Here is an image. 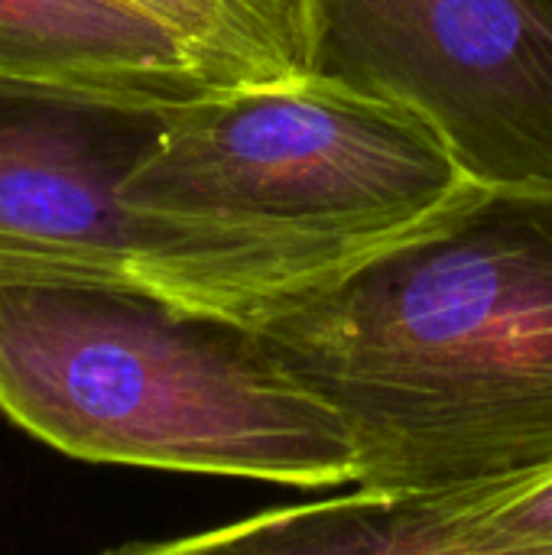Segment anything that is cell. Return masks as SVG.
<instances>
[{
  "mask_svg": "<svg viewBox=\"0 0 552 555\" xmlns=\"http://www.w3.org/2000/svg\"><path fill=\"white\" fill-rule=\"evenodd\" d=\"M247 328L345 423L355 488L452 498L552 472V189H482Z\"/></svg>",
  "mask_w": 552,
  "mask_h": 555,
  "instance_id": "1",
  "label": "cell"
},
{
  "mask_svg": "<svg viewBox=\"0 0 552 555\" xmlns=\"http://www.w3.org/2000/svg\"><path fill=\"white\" fill-rule=\"evenodd\" d=\"M0 413L94 465L358 485L345 423L247 325L88 283H0Z\"/></svg>",
  "mask_w": 552,
  "mask_h": 555,
  "instance_id": "2",
  "label": "cell"
},
{
  "mask_svg": "<svg viewBox=\"0 0 552 555\" xmlns=\"http://www.w3.org/2000/svg\"><path fill=\"white\" fill-rule=\"evenodd\" d=\"M482 189L420 111L309 72L163 111L120 198L228 247L303 299Z\"/></svg>",
  "mask_w": 552,
  "mask_h": 555,
  "instance_id": "3",
  "label": "cell"
},
{
  "mask_svg": "<svg viewBox=\"0 0 552 555\" xmlns=\"http://www.w3.org/2000/svg\"><path fill=\"white\" fill-rule=\"evenodd\" d=\"M156 117L0 91V283L137 289L238 325L257 315V286L231 254L124 205Z\"/></svg>",
  "mask_w": 552,
  "mask_h": 555,
  "instance_id": "4",
  "label": "cell"
},
{
  "mask_svg": "<svg viewBox=\"0 0 552 555\" xmlns=\"http://www.w3.org/2000/svg\"><path fill=\"white\" fill-rule=\"evenodd\" d=\"M316 72L420 111L485 189H552V0H312Z\"/></svg>",
  "mask_w": 552,
  "mask_h": 555,
  "instance_id": "5",
  "label": "cell"
},
{
  "mask_svg": "<svg viewBox=\"0 0 552 555\" xmlns=\"http://www.w3.org/2000/svg\"><path fill=\"white\" fill-rule=\"evenodd\" d=\"M0 91L143 114L221 94L169 33L117 0H0Z\"/></svg>",
  "mask_w": 552,
  "mask_h": 555,
  "instance_id": "6",
  "label": "cell"
},
{
  "mask_svg": "<svg viewBox=\"0 0 552 555\" xmlns=\"http://www.w3.org/2000/svg\"><path fill=\"white\" fill-rule=\"evenodd\" d=\"M101 555H552V546H524L488 530L468 494L403 498L355 488Z\"/></svg>",
  "mask_w": 552,
  "mask_h": 555,
  "instance_id": "7",
  "label": "cell"
},
{
  "mask_svg": "<svg viewBox=\"0 0 552 555\" xmlns=\"http://www.w3.org/2000/svg\"><path fill=\"white\" fill-rule=\"evenodd\" d=\"M169 33L218 91L316 72L312 0H117Z\"/></svg>",
  "mask_w": 552,
  "mask_h": 555,
  "instance_id": "8",
  "label": "cell"
},
{
  "mask_svg": "<svg viewBox=\"0 0 552 555\" xmlns=\"http://www.w3.org/2000/svg\"><path fill=\"white\" fill-rule=\"evenodd\" d=\"M468 498L488 530L524 546H552V472Z\"/></svg>",
  "mask_w": 552,
  "mask_h": 555,
  "instance_id": "9",
  "label": "cell"
}]
</instances>
